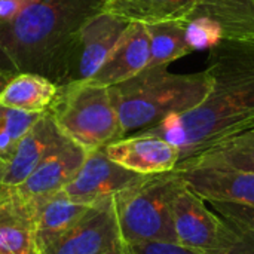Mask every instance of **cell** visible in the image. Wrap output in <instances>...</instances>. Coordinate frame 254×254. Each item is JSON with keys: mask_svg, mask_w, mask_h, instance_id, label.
<instances>
[{"mask_svg": "<svg viewBox=\"0 0 254 254\" xmlns=\"http://www.w3.org/2000/svg\"><path fill=\"white\" fill-rule=\"evenodd\" d=\"M205 202L188 186L179 192L173 205L176 244L198 254L228 253L241 240Z\"/></svg>", "mask_w": 254, "mask_h": 254, "instance_id": "8992f818", "label": "cell"}, {"mask_svg": "<svg viewBox=\"0 0 254 254\" xmlns=\"http://www.w3.org/2000/svg\"><path fill=\"white\" fill-rule=\"evenodd\" d=\"M88 208L89 205L77 204L68 199L64 192L52 195L37 204L36 225L43 254L52 243H55L82 219Z\"/></svg>", "mask_w": 254, "mask_h": 254, "instance_id": "d6986e66", "label": "cell"}, {"mask_svg": "<svg viewBox=\"0 0 254 254\" xmlns=\"http://www.w3.org/2000/svg\"><path fill=\"white\" fill-rule=\"evenodd\" d=\"M179 164L226 167L254 173V127L234 134Z\"/></svg>", "mask_w": 254, "mask_h": 254, "instance_id": "ffe728a7", "label": "cell"}, {"mask_svg": "<svg viewBox=\"0 0 254 254\" xmlns=\"http://www.w3.org/2000/svg\"><path fill=\"white\" fill-rule=\"evenodd\" d=\"M180 173L144 176L115 195V210L121 238L127 244L149 241L176 243L173 205L185 188Z\"/></svg>", "mask_w": 254, "mask_h": 254, "instance_id": "5b68a950", "label": "cell"}, {"mask_svg": "<svg viewBox=\"0 0 254 254\" xmlns=\"http://www.w3.org/2000/svg\"><path fill=\"white\" fill-rule=\"evenodd\" d=\"M205 70L211 89L199 106L141 131L176 146L179 162L254 127V42L216 39Z\"/></svg>", "mask_w": 254, "mask_h": 254, "instance_id": "6da1fadb", "label": "cell"}, {"mask_svg": "<svg viewBox=\"0 0 254 254\" xmlns=\"http://www.w3.org/2000/svg\"><path fill=\"white\" fill-rule=\"evenodd\" d=\"M144 25L149 34L150 48L147 67H168V64L189 55L195 49V45L190 42L189 22L164 21Z\"/></svg>", "mask_w": 254, "mask_h": 254, "instance_id": "44dd1931", "label": "cell"}, {"mask_svg": "<svg viewBox=\"0 0 254 254\" xmlns=\"http://www.w3.org/2000/svg\"><path fill=\"white\" fill-rule=\"evenodd\" d=\"M199 0H106L104 9L128 22H192Z\"/></svg>", "mask_w": 254, "mask_h": 254, "instance_id": "e0dca14e", "label": "cell"}, {"mask_svg": "<svg viewBox=\"0 0 254 254\" xmlns=\"http://www.w3.org/2000/svg\"><path fill=\"white\" fill-rule=\"evenodd\" d=\"M104 153L121 167L141 176H155L173 171L180 152L167 140L150 134H131L107 144Z\"/></svg>", "mask_w": 254, "mask_h": 254, "instance_id": "4fadbf2b", "label": "cell"}, {"mask_svg": "<svg viewBox=\"0 0 254 254\" xmlns=\"http://www.w3.org/2000/svg\"><path fill=\"white\" fill-rule=\"evenodd\" d=\"M131 22L101 10L94 15L80 30L70 80H88L106 61Z\"/></svg>", "mask_w": 254, "mask_h": 254, "instance_id": "8fae6325", "label": "cell"}, {"mask_svg": "<svg viewBox=\"0 0 254 254\" xmlns=\"http://www.w3.org/2000/svg\"><path fill=\"white\" fill-rule=\"evenodd\" d=\"M149 58L150 48L146 25L131 22L106 61L88 80L106 88L115 86L147 68Z\"/></svg>", "mask_w": 254, "mask_h": 254, "instance_id": "9a60e30c", "label": "cell"}, {"mask_svg": "<svg viewBox=\"0 0 254 254\" xmlns=\"http://www.w3.org/2000/svg\"><path fill=\"white\" fill-rule=\"evenodd\" d=\"M48 113L61 134L85 152L104 149L124 138L109 88L89 80L58 85Z\"/></svg>", "mask_w": 254, "mask_h": 254, "instance_id": "277c9868", "label": "cell"}, {"mask_svg": "<svg viewBox=\"0 0 254 254\" xmlns=\"http://www.w3.org/2000/svg\"><path fill=\"white\" fill-rule=\"evenodd\" d=\"M106 0H0V68L68 83L83 25Z\"/></svg>", "mask_w": 254, "mask_h": 254, "instance_id": "7a4b0ae2", "label": "cell"}, {"mask_svg": "<svg viewBox=\"0 0 254 254\" xmlns=\"http://www.w3.org/2000/svg\"><path fill=\"white\" fill-rule=\"evenodd\" d=\"M241 240V238H240ZM225 254H254V250L250 247V246H247L243 240L232 249V250H229L228 253Z\"/></svg>", "mask_w": 254, "mask_h": 254, "instance_id": "d4e9b609", "label": "cell"}, {"mask_svg": "<svg viewBox=\"0 0 254 254\" xmlns=\"http://www.w3.org/2000/svg\"><path fill=\"white\" fill-rule=\"evenodd\" d=\"M86 152L67 140L54 150L22 183L13 186L34 202H40L64 190L80 168Z\"/></svg>", "mask_w": 254, "mask_h": 254, "instance_id": "5bb4252c", "label": "cell"}, {"mask_svg": "<svg viewBox=\"0 0 254 254\" xmlns=\"http://www.w3.org/2000/svg\"><path fill=\"white\" fill-rule=\"evenodd\" d=\"M39 116L37 113H25L0 104V161L10 155Z\"/></svg>", "mask_w": 254, "mask_h": 254, "instance_id": "7402d4cb", "label": "cell"}, {"mask_svg": "<svg viewBox=\"0 0 254 254\" xmlns=\"http://www.w3.org/2000/svg\"><path fill=\"white\" fill-rule=\"evenodd\" d=\"M9 79H10V77H9V76H7V74H6V73L1 70V68H0V89L4 86V83H6Z\"/></svg>", "mask_w": 254, "mask_h": 254, "instance_id": "4316f807", "label": "cell"}, {"mask_svg": "<svg viewBox=\"0 0 254 254\" xmlns=\"http://www.w3.org/2000/svg\"><path fill=\"white\" fill-rule=\"evenodd\" d=\"M214 211L234 229V232L254 250V207L237 202L211 201Z\"/></svg>", "mask_w": 254, "mask_h": 254, "instance_id": "603a6c76", "label": "cell"}, {"mask_svg": "<svg viewBox=\"0 0 254 254\" xmlns=\"http://www.w3.org/2000/svg\"><path fill=\"white\" fill-rule=\"evenodd\" d=\"M195 18L207 19L222 39L254 42V0H199Z\"/></svg>", "mask_w": 254, "mask_h": 254, "instance_id": "2e32d148", "label": "cell"}, {"mask_svg": "<svg viewBox=\"0 0 254 254\" xmlns=\"http://www.w3.org/2000/svg\"><path fill=\"white\" fill-rule=\"evenodd\" d=\"M104 254H132V252H131V246L122 241L116 247H113L112 250L106 252Z\"/></svg>", "mask_w": 254, "mask_h": 254, "instance_id": "484cf974", "label": "cell"}, {"mask_svg": "<svg viewBox=\"0 0 254 254\" xmlns=\"http://www.w3.org/2000/svg\"><path fill=\"white\" fill-rule=\"evenodd\" d=\"M141 177L144 176L121 167L103 149H97L86 152L80 168L63 192L73 202L91 205L103 198L119 193Z\"/></svg>", "mask_w": 254, "mask_h": 254, "instance_id": "ba28073f", "label": "cell"}, {"mask_svg": "<svg viewBox=\"0 0 254 254\" xmlns=\"http://www.w3.org/2000/svg\"><path fill=\"white\" fill-rule=\"evenodd\" d=\"M67 138L61 134L48 112L42 113L34 125L18 141L10 155L0 161V188L22 183L54 150Z\"/></svg>", "mask_w": 254, "mask_h": 254, "instance_id": "9c48e42d", "label": "cell"}, {"mask_svg": "<svg viewBox=\"0 0 254 254\" xmlns=\"http://www.w3.org/2000/svg\"><path fill=\"white\" fill-rule=\"evenodd\" d=\"M185 185L204 201L237 202L254 207V173L226 167L179 164Z\"/></svg>", "mask_w": 254, "mask_h": 254, "instance_id": "30bf717a", "label": "cell"}, {"mask_svg": "<svg viewBox=\"0 0 254 254\" xmlns=\"http://www.w3.org/2000/svg\"><path fill=\"white\" fill-rule=\"evenodd\" d=\"M58 91V85L36 73H18L0 89V104L25 113L48 112Z\"/></svg>", "mask_w": 254, "mask_h": 254, "instance_id": "ac0fdd59", "label": "cell"}, {"mask_svg": "<svg viewBox=\"0 0 254 254\" xmlns=\"http://www.w3.org/2000/svg\"><path fill=\"white\" fill-rule=\"evenodd\" d=\"M36 213L37 202L16 188H0V254H43Z\"/></svg>", "mask_w": 254, "mask_h": 254, "instance_id": "7c38bea8", "label": "cell"}, {"mask_svg": "<svg viewBox=\"0 0 254 254\" xmlns=\"http://www.w3.org/2000/svg\"><path fill=\"white\" fill-rule=\"evenodd\" d=\"M129 246L132 254H198L176 243H165V241H149V243L129 244Z\"/></svg>", "mask_w": 254, "mask_h": 254, "instance_id": "cb8c5ba5", "label": "cell"}, {"mask_svg": "<svg viewBox=\"0 0 254 254\" xmlns=\"http://www.w3.org/2000/svg\"><path fill=\"white\" fill-rule=\"evenodd\" d=\"M122 243L115 195L89 205L82 219L52 243L45 254H104Z\"/></svg>", "mask_w": 254, "mask_h": 254, "instance_id": "52a82bcc", "label": "cell"}, {"mask_svg": "<svg viewBox=\"0 0 254 254\" xmlns=\"http://www.w3.org/2000/svg\"><path fill=\"white\" fill-rule=\"evenodd\" d=\"M211 89L207 70L179 74L167 65L147 67L134 77L110 86L124 137L149 129L164 119L199 106Z\"/></svg>", "mask_w": 254, "mask_h": 254, "instance_id": "3957f363", "label": "cell"}]
</instances>
